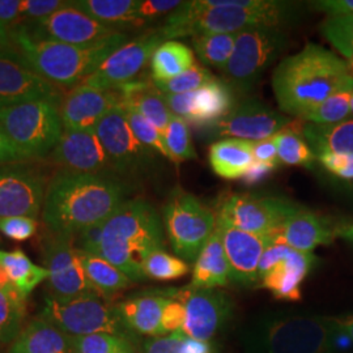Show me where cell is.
<instances>
[{"label": "cell", "instance_id": "1", "mask_svg": "<svg viewBox=\"0 0 353 353\" xmlns=\"http://www.w3.org/2000/svg\"><path fill=\"white\" fill-rule=\"evenodd\" d=\"M130 189L118 176L59 170L49 181L42 221L52 234L75 237L105 223L127 201Z\"/></svg>", "mask_w": 353, "mask_h": 353}, {"label": "cell", "instance_id": "2", "mask_svg": "<svg viewBox=\"0 0 353 353\" xmlns=\"http://www.w3.org/2000/svg\"><path fill=\"white\" fill-rule=\"evenodd\" d=\"M344 89H353L348 64L316 43H307L297 54L284 58L272 75V90L280 110L300 119Z\"/></svg>", "mask_w": 353, "mask_h": 353}, {"label": "cell", "instance_id": "3", "mask_svg": "<svg viewBox=\"0 0 353 353\" xmlns=\"http://www.w3.org/2000/svg\"><path fill=\"white\" fill-rule=\"evenodd\" d=\"M294 4L275 0L182 1L160 28L166 41L202 34H230L252 26H283Z\"/></svg>", "mask_w": 353, "mask_h": 353}, {"label": "cell", "instance_id": "4", "mask_svg": "<svg viewBox=\"0 0 353 353\" xmlns=\"http://www.w3.org/2000/svg\"><path fill=\"white\" fill-rule=\"evenodd\" d=\"M164 229L154 207L144 199H127L103 224L96 255L119 268L132 283L147 280L144 259L164 250Z\"/></svg>", "mask_w": 353, "mask_h": 353}, {"label": "cell", "instance_id": "5", "mask_svg": "<svg viewBox=\"0 0 353 353\" xmlns=\"http://www.w3.org/2000/svg\"><path fill=\"white\" fill-rule=\"evenodd\" d=\"M338 319L305 313H267L241 328L242 353H336Z\"/></svg>", "mask_w": 353, "mask_h": 353}, {"label": "cell", "instance_id": "6", "mask_svg": "<svg viewBox=\"0 0 353 353\" xmlns=\"http://www.w3.org/2000/svg\"><path fill=\"white\" fill-rule=\"evenodd\" d=\"M12 38L24 62L57 87L79 85L128 41L126 33L119 32L94 45L75 46L32 39L17 29H12Z\"/></svg>", "mask_w": 353, "mask_h": 353}, {"label": "cell", "instance_id": "7", "mask_svg": "<svg viewBox=\"0 0 353 353\" xmlns=\"http://www.w3.org/2000/svg\"><path fill=\"white\" fill-rule=\"evenodd\" d=\"M59 103L34 100L0 109V130L21 160L50 156L64 130Z\"/></svg>", "mask_w": 353, "mask_h": 353}, {"label": "cell", "instance_id": "8", "mask_svg": "<svg viewBox=\"0 0 353 353\" xmlns=\"http://www.w3.org/2000/svg\"><path fill=\"white\" fill-rule=\"evenodd\" d=\"M38 316L71 336L110 334L122 336L134 344L139 341V336L130 331L118 316L115 305L108 303L100 294L70 300H59L48 294Z\"/></svg>", "mask_w": 353, "mask_h": 353}, {"label": "cell", "instance_id": "9", "mask_svg": "<svg viewBox=\"0 0 353 353\" xmlns=\"http://www.w3.org/2000/svg\"><path fill=\"white\" fill-rule=\"evenodd\" d=\"M163 216L173 252L185 262H195L214 234L216 212L194 194L176 188L164 205Z\"/></svg>", "mask_w": 353, "mask_h": 353}, {"label": "cell", "instance_id": "10", "mask_svg": "<svg viewBox=\"0 0 353 353\" xmlns=\"http://www.w3.org/2000/svg\"><path fill=\"white\" fill-rule=\"evenodd\" d=\"M288 36L283 26H252L237 33L234 51L225 70L227 83L240 92L252 90L265 70L285 50Z\"/></svg>", "mask_w": 353, "mask_h": 353}, {"label": "cell", "instance_id": "11", "mask_svg": "<svg viewBox=\"0 0 353 353\" xmlns=\"http://www.w3.org/2000/svg\"><path fill=\"white\" fill-rule=\"evenodd\" d=\"M297 207L285 198L230 194L217 204L216 216L217 221L229 227L275 239L283 221Z\"/></svg>", "mask_w": 353, "mask_h": 353}, {"label": "cell", "instance_id": "12", "mask_svg": "<svg viewBox=\"0 0 353 353\" xmlns=\"http://www.w3.org/2000/svg\"><path fill=\"white\" fill-rule=\"evenodd\" d=\"M166 292L183 306V325L179 332L195 341L210 343L227 327L233 316V301L221 290L195 288L189 284Z\"/></svg>", "mask_w": 353, "mask_h": 353}, {"label": "cell", "instance_id": "13", "mask_svg": "<svg viewBox=\"0 0 353 353\" xmlns=\"http://www.w3.org/2000/svg\"><path fill=\"white\" fill-rule=\"evenodd\" d=\"M12 29L23 32L32 39L75 46L94 45L121 32L83 12L74 6V1H70L65 7L45 19L24 23Z\"/></svg>", "mask_w": 353, "mask_h": 353}, {"label": "cell", "instance_id": "14", "mask_svg": "<svg viewBox=\"0 0 353 353\" xmlns=\"http://www.w3.org/2000/svg\"><path fill=\"white\" fill-rule=\"evenodd\" d=\"M96 132L114 173L119 176H138L148 172L154 161V154L134 135L123 105L106 114L96 127Z\"/></svg>", "mask_w": 353, "mask_h": 353}, {"label": "cell", "instance_id": "15", "mask_svg": "<svg viewBox=\"0 0 353 353\" xmlns=\"http://www.w3.org/2000/svg\"><path fill=\"white\" fill-rule=\"evenodd\" d=\"M48 185V176L37 165L26 161L0 165V217L37 219Z\"/></svg>", "mask_w": 353, "mask_h": 353}, {"label": "cell", "instance_id": "16", "mask_svg": "<svg viewBox=\"0 0 353 353\" xmlns=\"http://www.w3.org/2000/svg\"><path fill=\"white\" fill-rule=\"evenodd\" d=\"M165 41L160 28L128 39L80 84L93 88L118 89L135 81L147 63L151 62L154 50Z\"/></svg>", "mask_w": 353, "mask_h": 353}, {"label": "cell", "instance_id": "17", "mask_svg": "<svg viewBox=\"0 0 353 353\" xmlns=\"http://www.w3.org/2000/svg\"><path fill=\"white\" fill-rule=\"evenodd\" d=\"M43 262L49 271L48 288L52 297L70 300L99 294L89 281L72 237L51 233L43 245Z\"/></svg>", "mask_w": 353, "mask_h": 353}, {"label": "cell", "instance_id": "18", "mask_svg": "<svg viewBox=\"0 0 353 353\" xmlns=\"http://www.w3.org/2000/svg\"><path fill=\"white\" fill-rule=\"evenodd\" d=\"M284 115L256 99L236 102L233 109L214 125L205 127L212 138L259 141L275 137L290 125Z\"/></svg>", "mask_w": 353, "mask_h": 353}, {"label": "cell", "instance_id": "19", "mask_svg": "<svg viewBox=\"0 0 353 353\" xmlns=\"http://www.w3.org/2000/svg\"><path fill=\"white\" fill-rule=\"evenodd\" d=\"M58 87L33 71L16 48L0 51V109L34 100L62 101Z\"/></svg>", "mask_w": 353, "mask_h": 353}, {"label": "cell", "instance_id": "20", "mask_svg": "<svg viewBox=\"0 0 353 353\" xmlns=\"http://www.w3.org/2000/svg\"><path fill=\"white\" fill-rule=\"evenodd\" d=\"M51 161L61 170L102 174L112 170L109 157L96 130L64 128L50 153Z\"/></svg>", "mask_w": 353, "mask_h": 353}, {"label": "cell", "instance_id": "21", "mask_svg": "<svg viewBox=\"0 0 353 353\" xmlns=\"http://www.w3.org/2000/svg\"><path fill=\"white\" fill-rule=\"evenodd\" d=\"M216 229L230 267V281L240 285H252L256 283L261 258L275 239L248 233L220 221H217Z\"/></svg>", "mask_w": 353, "mask_h": 353}, {"label": "cell", "instance_id": "22", "mask_svg": "<svg viewBox=\"0 0 353 353\" xmlns=\"http://www.w3.org/2000/svg\"><path fill=\"white\" fill-rule=\"evenodd\" d=\"M123 105L118 89H100L79 84L59 103L64 128L96 130L102 118L112 109Z\"/></svg>", "mask_w": 353, "mask_h": 353}, {"label": "cell", "instance_id": "23", "mask_svg": "<svg viewBox=\"0 0 353 353\" xmlns=\"http://www.w3.org/2000/svg\"><path fill=\"white\" fill-rule=\"evenodd\" d=\"M335 239V224L303 205L287 216L275 234V241L301 252H313L318 246L330 245Z\"/></svg>", "mask_w": 353, "mask_h": 353}, {"label": "cell", "instance_id": "24", "mask_svg": "<svg viewBox=\"0 0 353 353\" xmlns=\"http://www.w3.org/2000/svg\"><path fill=\"white\" fill-rule=\"evenodd\" d=\"M313 263V252H297L288 248L259 278L261 285L279 300L299 301L301 299V284Z\"/></svg>", "mask_w": 353, "mask_h": 353}, {"label": "cell", "instance_id": "25", "mask_svg": "<svg viewBox=\"0 0 353 353\" xmlns=\"http://www.w3.org/2000/svg\"><path fill=\"white\" fill-rule=\"evenodd\" d=\"M168 300L165 290L144 292L115 303V310L130 331L138 336L156 338L163 336L161 319Z\"/></svg>", "mask_w": 353, "mask_h": 353}, {"label": "cell", "instance_id": "26", "mask_svg": "<svg viewBox=\"0 0 353 353\" xmlns=\"http://www.w3.org/2000/svg\"><path fill=\"white\" fill-rule=\"evenodd\" d=\"M8 353H76L72 336L41 316L33 318L10 345Z\"/></svg>", "mask_w": 353, "mask_h": 353}, {"label": "cell", "instance_id": "27", "mask_svg": "<svg viewBox=\"0 0 353 353\" xmlns=\"http://www.w3.org/2000/svg\"><path fill=\"white\" fill-rule=\"evenodd\" d=\"M236 102L234 89L227 81L216 79L192 93L188 123L203 128L211 126L225 117Z\"/></svg>", "mask_w": 353, "mask_h": 353}, {"label": "cell", "instance_id": "28", "mask_svg": "<svg viewBox=\"0 0 353 353\" xmlns=\"http://www.w3.org/2000/svg\"><path fill=\"white\" fill-rule=\"evenodd\" d=\"M230 283V267L217 229L199 252L190 285L204 290H219Z\"/></svg>", "mask_w": 353, "mask_h": 353}, {"label": "cell", "instance_id": "29", "mask_svg": "<svg viewBox=\"0 0 353 353\" xmlns=\"http://www.w3.org/2000/svg\"><path fill=\"white\" fill-rule=\"evenodd\" d=\"M122 94L123 105L131 108L147 118L164 134L172 113L166 106L164 94L156 88L153 80H135L118 88Z\"/></svg>", "mask_w": 353, "mask_h": 353}, {"label": "cell", "instance_id": "30", "mask_svg": "<svg viewBox=\"0 0 353 353\" xmlns=\"http://www.w3.org/2000/svg\"><path fill=\"white\" fill-rule=\"evenodd\" d=\"M255 163L252 143L242 139H220L210 147V165L221 178H242Z\"/></svg>", "mask_w": 353, "mask_h": 353}, {"label": "cell", "instance_id": "31", "mask_svg": "<svg viewBox=\"0 0 353 353\" xmlns=\"http://www.w3.org/2000/svg\"><path fill=\"white\" fill-rule=\"evenodd\" d=\"M303 135L316 157L334 153L353 159V119L331 125L306 122Z\"/></svg>", "mask_w": 353, "mask_h": 353}, {"label": "cell", "instance_id": "32", "mask_svg": "<svg viewBox=\"0 0 353 353\" xmlns=\"http://www.w3.org/2000/svg\"><path fill=\"white\" fill-rule=\"evenodd\" d=\"M140 0H76L74 6L102 24L121 32L126 28H141L138 19Z\"/></svg>", "mask_w": 353, "mask_h": 353}, {"label": "cell", "instance_id": "33", "mask_svg": "<svg viewBox=\"0 0 353 353\" xmlns=\"http://www.w3.org/2000/svg\"><path fill=\"white\" fill-rule=\"evenodd\" d=\"M79 256L84 265L90 284L102 299H112L117 293L128 288L132 281L119 268L100 255L79 250Z\"/></svg>", "mask_w": 353, "mask_h": 353}, {"label": "cell", "instance_id": "34", "mask_svg": "<svg viewBox=\"0 0 353 353\" xmlns=\"http://www.w3.org/2000/svg\"><path fill=\"white\" fill-rule=\"evenodd\" d=\"M195 64L194 50L176 41H165L152 55L153 81H168L186 72Z\"/></svg>", "mask_w": 353, "mask_h": 353}, {"label": "cell", "instance_id": "35", "mask_svg": "<svg viewBox=\"0 0 353 353\" xmlns=\"http://www.w3.org/2000/svg\"><path fill=\"white\" fill-rule=\"evenodd\" d=\"M0 265L7 272L14 288L28 297L42 281L49 279V271L45 267L34 265L21 250L1 252Z\"/></svg>", "mask_w": 353, "mask_h": 353}, {"label": "cell", "instance_id": "36", "mask_svg": "<svg viewBox=\"0 0 353 353\" xmlns=\"http://www.w3.org/2000/svg\"><path fill=\"white\" fill-rule=\"evenodd\" d=\"M303 127L300 121L290 122L288 126L275 135L279 164L303 168H312L314 164L316 154L303 138Z\"/></svg>", "mask_w": 353, "mask_h": 353}, {"label": "cell", "instance_id": "37", "mask_svg": "<svg viewBox=\"0 0 353 353\" xmlns=\"http://www.w3.org/2000/svg\"><path fill=\"white\" fill-rule=\"evenodd\" d=\"M26 297L17 290H0V348L12 344L24 328Z\"/></svg>", "mask_w": 353, "mask_h": 353}, {"label": "cell", "instance_id": "38", "mask_svg": "<svg viewBox=\"0 0 353 353\" xmlns=\"http://www.w3.org/2000/svg\"><path fill=\"white\" fill-rule=\"evenodd\" d=\"M236 38L237 33L202 34L191 38V45L203 63L224 71L234 51Z\"/></svg>", "mask_w": 353, "mask_h": 353}, {"label": "cell", "instance_id": "39", "mask_svg": "<svg viewBox=\"0 0 353 353\" xmlns=\"http://www.w3.org/2000/svg\"><path fill=\"white\" fill-rule=\"evenodd\" d=\"M353 89H344L328 97L313 108L309 113L305 114L301 121L316 125H331L343 122L352 112Z\"/></svg>", "mask_w": 353, "mask_h": 353}, {"label": "cell", "instance_id": "40", "mask_svg": "<svg viewBox=\"0 0 353 353\" xmlns=\"http://www.w3.org/2000/svg\"><path fill=\"white\" fill-rule=\"evenodd\" d=\"M163 137L172 163L181 164L186 160L196 159V151L190 137L189 123L185 119L172 114Z\"/></svg>", "mask_w": 353, "mask_h": 353}, {"label": "cell", "instance_id": "41", "mask_svg": "<svg viewBox=\"0 0 353 353\" xmlns=\"http://www.w3.org/2000/svg\"><path fill=\"white\" fill-rule=\"evenodd\" d=\"M143 353H214V345L174 332L165 336L148 338L143 343Z\"/></svg>", "mask_w": 353, "mask_h": 353}, {"label": "cell", "instance_id": "42", "mask_svg": "<svg viewBox=\"0 0 353 353\" xmlns=\"http://www.w3.org/2000/svg\"><path fill=\"white\" fill-rule=\"evenodd\" d=\"M189 271L188 262L164 250L152 252L143 262V274L145 279L159 281L183 278L189 274Z\"/></svg>", "mask_w": 353, "mask_h": 353}, {"label": "cell", "instance_id": "43", "mask_svg": "<svg viewBox=\"0 0 353 353\" xmlns=\"http://www.w3.org/2000/svg\"><path fill=\"white\" fill-rule=\"evenodd\" d=\"M72 341L76 353H137L132 341L110 334L72 336Z\"/></svg>", "mask_w": 353, "mask_h": 353}, {"label": "cell", "instance_id": "44", "mask_svg": "<svg viewBox=\"0 0 353 353\" xmlns=\"http://www.w3.org/2000/svg\"><path fill=\"white\" fill-rule=\"evenodd\" d=\"M321 32L345 59L353 57V14L327 17Z\"/></svg>", "mask_w": 353, "mask_h": 353}, {"label": "cell", "instance_id": "45", "mask_svg": "<svg viewBox=\"0 0 353 353\" xmlns=\"http://www.w3.org/2000/svg\"><path fill=\"white\" fill-rule=\"evenodd\" d=\"M214 80H216V77L207 68L195 63L186 72L176 76L172 80L153 81V83L156 88L164 94H179V93L195 92Z\"/></svg>", "mask_w": 353, "mask_h": 353}, {"label": "cell", "instance_id": "46", "mask_svg": "<svg viewBox=\"0 0 353 353\" xmlns=\"http://www.w3.org/2000/svg\"><path fill=\"white\" fill-rule=\"evenodd\" d=\"M125 110H126L128 125L131 127L137 139L139 140L140 143L144 147H147L148 150H151L154 153H159V154L164 156L165 159L170 160V156L165 147L164 137L160 132V130L151 123L147 118H144L141 114L138 113L137 110L127 108V106H125Z\"/></svg>", "mask_w": 353, "mask_h": 353}, {"label": "cell", "instance_id": "47", "mask_svg": "<svg viewBox=\"0 0 353 353\" xmlns=\"http://www.w3.org/2000/svg\"><path fill=\"white\" fill-rule=\"evenodd\" d=\"M37 219L29 216L0 217V233L14 241L29 240L37 232Z\"/></svg>", "mask_w": 353, "mask_h": 353}, {"label": "cell", "instance_id": "48", "mask_svg": "<svg viewBox=\"0 0 353 353\" xmlns=\"http://www.w3.org/2000/svg\"><path fill=\"white\" fill-rule=\"evenodd\" d=\"M181 4L179 0H140L138 19L144 26L151 24L161 17L166 19Z\"/></svg>", "mask_w": 353, "mask_h": 353}, {"label": "cell", "instance_id": "49", "mask_svg": "<svg viewBox=\"0 0 353 353\" xmlns=\"http://www.w3.org/2000/svg\"><path fill=\"white\" fill-rule=\"evenodd\" d=\"M70 1L64 0H23V23L36 21L63 8ZM20 24V26H21Z\"/></svg>", "mask_w": 353, "mask_h": 353}, {"label": "cell", "instance_id": "50", "mask_svg": "<svg viewBox=\"0 0 353 353\" xmlns=\"http://www.w3.org/2000/svg\"><path fill=\"white\" fill-rule=\"evenodd\" d=\"M166 292V290H165ZM168 294V292H166ZM169 300L165 305L163 319H161V332L163 336L170 335L174 332H179L183 325V306L176 299L168 294Z\"/></svg>", "mask_w": 353, "mask_h": 353}, {"label": "cell", "instance_id": "51", "mask_svg": "<svg viewBox=\"0 0 353 353\" xmlns=\"http://www.w3.org/2000/svg\"><path fill=\"white\" fill-rule=\"evenodd\" d=\"M23 23V0H0V24L11 29Z\"/></svg>", "mask_w": 353, "mask_h": 353}, {"label": "cell", "instance_id": "52", "mask_svg": "<svg viewBox=\"0 0 353 353\" xmlns=\"http://www.w3.org/2000/svg\"><path fill=\"white\" fill-rule=\"evenodd\" d=\"M252 153L254 159L258 163H265V164H276L278 161V144L275 137L268 139L259 140V141H252Z\"/></svg>", "mask_w": 353, "mask_h": 353}, {"label": "cell", "instance_id": "53", "mask_svg": "<svg viewBox=\"0 0 353 353\" xmlns=\"http://www.w3.org/2000/svg\"><path fill=\"white\" fill-rule=\"evenodd\" d=\"M314 8L332 16H350L353 14V0H322L314 1Z\"/></svg>", "mask_w": 353, "mask_h": 353}, {"label": "cell", "instance_id": "54", "mask_svg": "<svg viewBox=\"0 0 353 353\" xmlns=\"http://www.w3.org/2000/svg\"><path fill=\"white\" fill-rule=\"evenodd\" d=\"M276 168H278L276 164H265V163L255 161L248 169V172L242 176V181L246 185H256V183H259V182L265 179L271 173H274V170Z\"/></svg>", "mask_w": 353, "mask_h": 353}, {"label": "cell", "instance_id": "55", "mask_svg": "<svg viewBox=\"0 0 353 353\" xmlns=\"http://www.w3.org/2000/svg\"><path fill=\"white\" fill-rule=\"evenodd\" d=\"M14 161H24L13 148L11 141L6 138V135L0 130V165Z\"/></svg>", "mask_w": 353, "mask_h": 353}, {"label": "cell", "instance_id": "56", "mask_svg": "<svg viewBox=\"0 0 353 353\" xmlns=\"http://www.w3.org/2000/svg\"><path fill=\"white\" fill-rule=\"evenodd\" d=\"M335 237L353 245V221H344L335 224Z\"/></svg>", "mask_w": 353, "mask_h": 353}, {"label": "cell", "instance_id": "57", "mask_svg": "<svg viewBox=\"0 0 353 353\" xmlns=\"http://www.w3.org/2000/svg\"><path fill=\"white\" fill-rule=\"evenodd\" d=\"M14 48L13 45L12 29L10 26L0 24V51Z\"/></svg>", "mask_w": 353, "mask_h": 353}, {"label": "cell", "instance_id": "58", "mask_svg": "<svg viewBox=\"0 0 353 353\" xmlns=\"http://www.w3.org/2000/svg\"><path fill=\"white\" fill-rule=\"evenodd\" d=\"M339 327H341L343 335L353 341V316L345 318V319H338Z\"/></svg>", "mask_w": 353, "mask_h": 353}, {"label": "cell", "instance_id": "59", "mask_svg": "<svg viewBox=\"0 0 353 353\" xmlns=\"http://www.w3.org/2000/svg\"><path fill=\"white\" fill-rule=\"evenodd\" d=\"M0 290H16L14 285L11 283V280L8 278L7 272L4 271V268L0 265Z\"/></svg>", "mask_w": 353, "mask_h": 353}, {"label": "cell", "instance_id": "60", "mask_svg": "<svg viewBox=\"0 0 353 353\" xmlns=\"http://www.w3.org/2000/svg\"><path fill=\"white\" fill-rule=\"evenodd\" d=\"M335 176H341L344 179H353V159L344 165Z\"/></svg>", "mask_w": 353, "mask_h": 353}, {"label": "cell", "instance_id": "61", "mask_svg": "<svg viewBox=\"0 0 353 353\" xmlns=\"http://www.w3.org/2000/svg\"><path fill=\"white\" fill-rule=\"evenodd\" d=\"M345 62L348 64V68H350V72H351V75L353 77V57L351 58H348V59H345Z\"/></svg>", "mask_w": 353, "mask_h": 353}, {"label": "cell", "instance_id": "62", "mask_svg": "<svg viewBox=\"0 0 353 353\" xmlns=\"http://www.w3.org/2000/svg\"><path fill=\"white\" fill-rule=\"evenodd\" d=\"M351 109H352V112H353V105H352V103H351Z\"/></svg>", "mask_w": 353, "mask_h": 353}, {"label": "cell", "instance_id": "63", "mask_svg": "<svg viewBox=\"0 0 353 353\" xmlns=\"http://www.w3.org/2000/svg\"><path fill=\"white\" fill-rule=\"evenodd\" d=\"M0 245H1V241H0Z\"/></svg>", "mask_w": 353, "mask_h": 353}, {"label": "cell", "instance_id": "64", "mask_svg": "<svg viewBox=\"0 0 353 353\" xmlns=\"http://www.w3.org/2000/svg\"><path fill=\"white\" fill-rule=\"evenodd\" d=\"M352 105H353V97H352Z\"/></svg>", "mask_w": 353, "mask_h": 353}]
</instances>
